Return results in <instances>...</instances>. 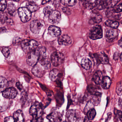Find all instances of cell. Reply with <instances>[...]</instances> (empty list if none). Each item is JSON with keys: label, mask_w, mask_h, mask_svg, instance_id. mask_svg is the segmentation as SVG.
Returning a JSON list of instances; mask_svg holds the SVG:
<instances>
[{"label": "cell", "mask_w": 122, "mask_h": 122, "mask_svg": "<svg viewBox=\"0 0 122 122\" xmlns=\"http://www.w3.org/2000/svg\"><path fill=\"white\" fill-rule=\"evenodd\" d=\"M64 61V56L61 52H55L51 56V61L52 64L55 67L61 65Z\"/></svg>", "instance_id": "cell-6"}, {"label": "cell", "mask_w": 122, "mask_h": 122, "mask_svg": "<svg viewBox=\"0 0 122 122\" xmlns=\"http://www.w3.org/2000/svg\"><path fill=\"white\" fill-rule=\"evenodd\" d=\"M84 122H90V120L87 118V117H85L84 119Z\"/></svg>", "instance_id": "cell-48"}, {"label": "cell", "mask_w": 122, "mask_h": 122, "mask_svg": "<svg viewBox=\"0 0 122 122\" xmlns=\"http://www.w3.org/2000/svg\"><path fill=\"white\" fill-rule=\"evenodd\" d=\"M111 83L112 82L109 77L108 76L104 77L101 83L102 87L104 89H108L111 86Z\"/></svg>", "instance_id": "cell-21"}, {"label": "cell", "mask_w": 122, "mask_h": 122, "mask_svg": "<svg viewBox=\"0 0 122 122\" xmlns=\"http://www.w3.org/2000/svg\"><path fill=\"white\" fill-rule=\"evenodd\" d=\"M4 122H15L13 117H7L4 119Z\"/></svg>", "instance_id": "cell-40"}, {"label": "cell", "mask_w": 122, "mask_h": 122, "mask_svg": "<svg viewBox=\"0 0 122 122\" xmlns=\"http://www.w3.org/2000/svg\"><path fill=\"white\" fill-rule=\"evenodd\" d=\"M44 27V23L40 20H34L31 22L30 29L33 33L38 34L42 31Z\"/></svg>", "instance_id": "cell-8"}, {"label": "cell", "mask_w": 122, "mask_h": 122, "mask_svg": "<svg viewBox=\"0 0 122 122\" xmlns=\"http://www.w3.org/2000/svg\"><path fill=\"white\" fill-rule=\"evenodd\" d=\"M100 88L93 84L89 85L87 87V90L92 95H95L101 93L99 91Z\"/></svg>", "instance_id": "cell-22"}, {"label": "cell", "mask_w": 122, "mask_h": 122, "mask_svg": "<svg viewBox=\"0 0 122 122\" xmlns=\"http://www.w3.org/2000/svg\"><path fill=\"white\" fill-rule=\"evenodd\" d=\"M102 73L101 71H97L95 73L93 76V80L97 85H100L102 83L103 79Z\"/></svg>", "instance_id": "cell-18"}, {"label": "cell", "mask_w": 122, "mask_h": 122, "mask_svg": "<svg viewBox=\"0 0 122 122\" xmlns=\"http://www.w3.org/2000/svg\"><path fill=\"white\" fill-rule=\"evenodd\" d=\"M96 115V110L93 108L90 110L87 113V117L90 120L94 119Z\"/></svg>", "instance_id": "cell-30"}, {"label": "cell", "mask_w": 122, "mask_h": 122, "mask_svg": "<svg viewBox=\"0 0 122 122\" xmlns=\"http://www.w3.org/2000/svg\"><path fill=\"white\" fill-rule=\"evenodd\" d=\"M61 2L62 4L64 5L68 6H72L76 4L77 1L75 0H61Z\"/></svg>", "instance_id": "cell-31"}, {"label": "cell", "mask_w": 122, "mask_h": 122, "mask_svg": "<svg viewBox=\"0 0 122 122\" xmlns=\"http://www.w3.org/2000/svg\"><path fill=\"white\" fill-rule=\"evenodd\" d=\"M16 86L18 89L20 91H21L23 89V87H22V85L20 83H19V82H18L16 83Z\"/></svg>", "instance_id": "cell-44"}, {"label": "cell", "mask_w": 122, "mask_h": 122, "mask_svg": "<svg viewBox=\"0 0 122 122\" xmlns=\"http://www.w3.org/2000/svg\"><path fill=\"white\" fill-rule=\"evenodd\" d=\"M98 55L100 63L104 64H107L109 63L108 56L104 52H100Z\"/></svg>", "instance_id": "cell-25"}, {"label": "cell", "mask_w": 122, "mask_h": 122, "mask_svg": "<svg viewBox=\"0 0 122 122\" xmlns=\"http://www.w3.org/2000/svg\"><path fill=\"white\" fill-rule=\"evenodd\" d=\"M117 114L118 116V117L119 118L120 120L122 122V111L120 110H117Z\"/></svg>", "instance_id": "cell-43"}, {"label": "cell", "mask_w": 122, "mask_h": 122, "mask_svg": "<svg viewBox=\"0 0 122 122\" xmlns=\"http://www.w3.org/2000/svg\"><path fill=\"white\" fill-rule=\"evenodd\" d=\"M7 6V3L5 0L0 1V11H3L5 10Z\"/></svg>", "instance_id": "cell-36"}, {"label": "cell", "mask_w": 122, "mask_h": 122, "mask_svg": "<svg viewBox=\"0 0 122 122\" xmlns=\"http://www.w3.org/2000/svg\"><path fill=\"white\" fill-rule=\"evenodd\" d=\"M53 11L52 8L49 6L45 7L43 10V13L45 16L48 17L49 16Z\"/></svg>", "instance_id": "cell-33"}, {"label": "cell", "mask_w": 122, "mask_h": 122, "mask_svg": "<svg viewBox=\"0 0 122 122\" xmlns=\"http://www.w3.org/2000/svg\"><path fill=\"white\" fill-rule=\"evenodd\" d=\"M18 92L15 89L14 87L6 89L2 92V95L4 98L8 99H13L17 96Z\"/></svg>", "instance_id": "cell-11"}, {"label": "cell", "mask_w": 122, "mask_h": 122, "mask_svg": "<svg viewBox=\"0 0 122 122\" xmlns=\"http://www.w3.org/2000/svg\"><path fill=\"white\" fill-rule=\"evenodd\" d=\"M62 11L66 14L69 15L71 14V11L70 9L66 7H63L62 8Z\"/></svg>", "instance_id": "cell-41"}, {"label": "cell", "mask_w": 122, "mask_h": 122, "mask_svg": "<svg viewBox=\"0 0 122 122\" xmlns=\"http://www.w3.org/2000/svg\"><path fill=\"white\" fill-rule=\"evenodd\" d=\"M61 13L57 10H53L48 16L49 22L53 24H58L61 21Z\"/></svg>", "instance_id": "cell-10"}, {"label": "cell", "mask_w": 122, "mask_h": 122, "mask_svg": "<svg viewBox=\"0 0 122 122\" xmlns=\"http://www.w3.org/2000/svg\"><path fill=\"white\" fill-rule=\"evenodd\" d=\"M7 81L5 78L0 76V92L3 91L6 89Z\"/></svg>", "instance_id": "cell-29"}, {"label": "cell", "mask_w": 122, "mask_h": 122, "mask_svg": "<svg viewBox=\"0 0 122 122\" xmlns=\"http://www.w3.org/2000/svg\"><path fill=\"white\" fill-rule=\"evenodd\" d=\"M120 59L121 61L122 62V53L121 54L120 56Z\"/></svg>", "instance_id": "cell-49"}, {"label": "cell", "mask_w": 122, "mask_h": 122, "mask_svg": "<svg viewBox=\"0 0 122 122\" xmlns=\"http://www.w3.org/2000/svg\"><path fill=\"white\" fill-rule=\"evenodd\" d=\"M48 119L51 122H61L62 116L61 113L58 112H54L47 116Z\"/></svg>", "instance_id": "cell-14"}, {"label": "cell", "mask_w": 122, "mask_h": 122, "mask_svg": "<svg viewBox=\"0 0 122 122\" xmlns=\"http://www.w3.org/2000/svg\"><path fill=\"white\" fill-rule=\"evenodd\" d=\"M78 112L75 110H71L66 113V117L69 122H74L80 119Z\"/></svg>", "instance_id": "cell-13"}, {"label": "cell", "mask_w": 122, "mask_h": 122, "mask_svg": "<svg viewBox=\"0 0 122 122\" xmlns=\"http://www.w3.org/2000/svg\"><path fill=\"white\" fill-rule=\"evenodd\" d=\"M66 122V121H65V122Z\"/></svg>", "instance_id": "cell-50"}, {"label": "cell", "mask_w": 122, "mask_h": 122, "mask_svg": "<svg viewBox=\"0 0 122 122\" xmlns=\"http://www.w3.org/2000/svg\"><path fill=\"white\" fill-rule=\"evenodd\" d=\"M118 44H119V45L122 48V37L121 39L119 41Z\"/></svg>", "instance_id": "cell-47"}, {"label": "cell", "mask_w": 122, "mask_h": 122, "mask_svg": "<svg viewBox=\"0 0 122 122\" xmlns=\"http://www.w3.org/2000/svg\"><path fill=\"white\" fill-rule=\"evenodd\" d=\"M116 93L119 96L122 95V81L119 82L117 84Z\"/></svg>", "instance_id": "cell-32"}, {"label": "cell", "mask_w": 122, "mask_h": 122, "mask_svg": "<svg viewBox=\"0 0 122 122\" xmlns=\"http://www.w3.org/2000/svg\"><path fill=\"white\" fill-rule=\"evenodd\" d=\"M114 11L115 13H119L122 11V3L119 4L114 8Z\"/></svg>", "instance_id": "cell-38"}, {"label": "cell", "mask_w": 122, "mask_h": 122, "mask_svg": "<svg viewBox=\"0 0 122 122\" xmlns=\"http://www.w3.org/2000/svg\"><path fill=\"white\" fill-rule=\"evenodd\" d=\"M112 113H109L107 114V120H106V122H107V121H109V120L110 119V118L112 117Z\"/></svg>", "instance_id": "cell-46"}, {"label": "cell", "mask_w": 122, "mask_h": 122, "mask_svg": "<svg viewBox=\"0 0 122 122\" xmlns=\"http://www.w3.org/2000/svg\"></svg>", "instance_id": "cell-51"}, {"label": "cell", "mask_w": 122, "mask_h": 122, "mask_svg": "<svg viewBox=\"0 0 122 122\" xmlns=\"http://www.w3.org/2000/svg\"><path fill=\"white\" fill-rule=\"evenodd\" d=\"M48 33L53 37H58L61 35V31L60 28L54 26H51L48 28Z\"/></svg>", "instance_id": "cell-16"}, {"label": "cell", "mask_w": 122, "mask_h": 122, "mask_svg": "<svg viewBox=\"0 0 122 122\" xmlns=\"http://www.w3.org/2000/svg\"><path fill=\"white\" fill-rule=\"evenodd\" d=\"M2 52L4 56L6 58H8L10 54V50L7 47L3 48L2 49Z\"/></svg>", "instance_id": "cell-35"}, {"label": "cell", "mask_w": 122, "mask_h": 122, "mask_svg": "<svg viewBox=\"0 0 122 122\" xmlns=\"http://www.w3.org/2000/svg\"><path fill=\"white\" fill-rule=\"evenodd\" d=\"M119 0H112L110 1L109 4H109V5L110 6V7H113V6H114L117 4V3L118 2H119Z\"/></svg>", "instance_id": "cell-42"}, {"label": "cell", "mask_w": 122, "mask_h": 122, "mask_svg": "<svg viewBox=\"0 0 122 122\" xmlns=\"http://www.w3.org/2000/svg\"><path fill=\"white\" fill-rule=\"evenodd\" d=\"M21 46L23 50L25 53H29L36 49L38 43L35 40L26 39L21 42Z\"/></svg>", "instance_id": "cell-2"}, {"label": "cell", "mask_w": 122, "mask_h": 122, "mask_svg": "<svg viewBox=\"0 0 122 122\" xmlns=\"http://www.w3.org/2000/svg\"><path fill=\"white\" fill-rule=\"evenodd\" d=\"M43 107L41 103L36 102L31 107L29 113L33 117H41L43 114Z\"/></svg>", "instance_id": "cell-3"}, {"label": "cell", "mask_w": 122, "mask_h": 122, "mask_svg": "<svg viewBox=\"0 0 122 122\" xmlns=\"http://www.w3.org/2000/svg\"><path fill=\"white\" fill-rule=\"evenodd\" d=\"M19 16L21 21L28 22L31 18V12L26 7H20L18 10Z\"/></svg>", "instance_id": "cell-7"}, {"label": "cell", "mask_w": 122, "mask_h": 122, "mask_svg": "<svg viewBox=\"0 0 122 122\" xmlns=\"http://www.w3.org/2000/svg\"><path fill=\"white\" fill-rule=\"evenodd\" d=\"M119 56V53L118 52H116V53H115L114 55V59L115 60H117V59H118Z\"/></svg>", "instance_id": "cell-45"}, {"label": "cell", "mask_w": 122, "mask_h": 122, "mask_svg": "<svg viewBox=\"0 0 122 122\" xmlns=\"http://www.w3.org/2000/svg\"><path fill=\"white\" fill-rule=\"evenodd\" d=\"M8 10L11 15L13 14L15 11V6L13 4H9L8 6Z\"/></svg>", "instance_id": "cell-34"}, {"label": "cell", "mask_w": 122, "mask_h": 122, "mask_svg": "<svg viewBox=\"0 0 122 122\" xmlns=\"http://www.w3.org/2000/svg\"><path fill=\"white\" fill-rule=\"evenodd\" d=\"M102 19V17L99 14H95L91 17L89 20L90 23L94 24L95 23H99L101 22Z\"/></svg>", "instance_id": "cell-24"}, {"label": "cell", "mask_w": 122, "mask_h": 122, "mask_svg": "<svg viewBox=\"0 0 122 122\" xmlns=\"http://www.w3.org/2000/svg\"><path fill=\"white\" fill-rule=\"evenodd\" d=\"M91 57L93 58V60L97 64L100 63V62L99 59V55L97 54H93L91 55Z\"/></svg>", "instance_id": "cell-37"}, {"label": "cell", "mask_w": 122, "mask_h": 122, "mask_svg": "<svg viewBox=\"0 0 122 122\" xmlns=\"http://www.w3.org/2000/svg\"><path fill=\"white\" fill-rule=\"evenodd\" d=\"M41 65L39 64H37L36 65L33 67L31 70L32 74L37 77H42L44 75L45 71L41 66Z\"/></svg>", "instance_id": "cell-12"}, {"label": "cell", "mask_w": 122, "mask_h": 122, "mask_svg": "<svg viewBox=\"0 0 122 122\" xmlns=\"http://www.w3.org/2000/svg\"><path fill=\"white\" fill-rule=\"evenodd\" d=\"M102 95V93L93 95L92 99V101L91 102L94 105L96 106V105H98L99 104L100 100H101Z\"/></svg>", "instance_id": "cell-28"}, {"label": "cell", "mask_w": 122, "mask_h": 122, "mask_svg": "<svg viewBox=\"0 0 122 122\" xmlns=\"http://www.w3.org/2000/svg\"><path fill=\"white\" fill-rule=\"evenodd\" d=\"M105 24L107 25V26L110 27L112 29L117 28L119 26V22L117 21H112V20H108L106 21L105 22Z\"/></svg>", "instance_id": "cell-27"}, {"label": "cell", "mask_w": 122, "mask_h": 122, "mask_svg": "<svg viewBox=\"0 0 122 122\" xmlns=\"http://www.w3.org/2000/svg\"><path fill=\"white\" fill-rule=\"evenodd\" d=\"M118 32L114 29H107L105 31V36L106 40L109 42L114 41L118 36Z\"/></svg>", "instance_id": "cell-9"}, {"label": "cell", "mask_w": 122, "mask_h": 122, "mask_svg": "<svg viewBox=\"0 0 122 122\" xmlns=\"http://www.w3.org/2000/svg\"><path fill=\"white\" fill-rule=\"evenodd\" d=\"M61 75V73L58 70L56 69H53L50 72L49 78L53 82L58 81Z\"/></svg>", "instance_id": "cell-17"}, {"label": "cell", "mask_w": 122, "mask_h": 122, "mask_svg": "<svg viewBox=\"0 0 122 122\" xmlns=\"http://www.w3.org/2000/svg\"><path fill=\"white\" fill-rule=\"evenodd\" d=\"M81 65L82 67L85 69H89L92 67V63L89 58H84L82 60Z\"/></svg>", "instance_id": "cell-23"}, {"label": "cell", "mask_w": 122, "mask_h": 122, "mask_svg": "<svg viewBox=\"0 0 122 122\" xmlns=\"http://www.w3.org/2000/svg\"><path fill=\"white\" fill-rule=\"evenodd\" d=\"M58 42L59 45L69 46L72 43V40L68 35L64 34L59 37Z\"/></svg>", "instance_id": "cell-15"}, {"label": "cell", "mask_w": 122, "mask_h": 122, "mask_svg": "<svg viewBox=\"0 0 122 122\" xmlns=\"http://www.w3.org/2000/svg\"><path fill=\"white\" fill-rule=\"evenodd\" d=\"M13 118L15 122H23L24 116L21 110H18L14 113Z\"/></svg>", "instance_id": "cell-20"}, {"label": "cell", "mask_w": 122, "mask_h": 122, "mask_svg": "<svg viewBox=\"0 0 122 122\" xmlns=\"http://www.w3.org/2000/svg\"><path fill=\"white\" fill-rule=\"evenodd\" d=\"M108 2L105 0H97L95 2V7L99 10L104 9L108 6Z\"/></svg>", "instance_id": "cell-19"}, {"label": "cell", "mask_w": 122, "mask_h": 122, "mask_svg": "<svg viewBox=\"0 0 122 122\" xmlns=\"http://www.w3.org/2000/svg\"><path fill=\"white\" fill-rule=\"evenodd\" d=\"M26 8L31 12H35L37 11L38 9V6L34 2L29 1L27 2L26 4Z\"/></svg>", "instance_id": "cell-26"}, {"label": "cell", "mask_w": 122, "mask_h": 122, "mask_svg": "<svg viewBox=\"0 0 122 122\" xmlns=\"http://www.w3.org/2000/svg\"><path fill=\"white\" fill-rule=\"evenodd\" d=\"M31 122H43L42 117H33Z\"/></svg>", "instance_id": "cell-39"}, {"label": "cell", "mask_w": 122, "mask_h": 122, "mask_svg": "<svg viewBox=\"0 0 122 122\" xmlns=\"http://www.w3.org/2000/svg\"><path fill=\"white\" fill-rule=\"evenodd\" d=\"M38 50L39 54L38 60L39 64L46 69H48L51 67V62L46 54V49L45 47H42Z\"/></svg>", "instance_id": "cell-1"}, {"label": "cell", "mask_w": 122, "mask_h": 122, "mask_svg": "<svg viewBox=\"0 0 122 122\" xmlns=\"http://www.w3.org/2000/svg\"><path fill=\"white\" fill-rule=\"evenodd\" d=\"M39 55V52L37 49L29 53L26 57V62L28 64L31 66H34L38 61Z\"/></svg>", "instance_id": "cell-4"}, {"label": "cell", "mask_w": 122, "mask_h": 122, "mask_svg": "<svg viewBox=\"0 0 122 122\" xmlns=\"http://www.w3.org/2000/svg\"><path fill=\"white\" fill-rule=\"evenodd\" d=\"M103 35L102 29L101 26L97 25L92 27L89 33L90 38L92 40H97L102 38Z\"/></svg>", "instance_id": "cell-5"}]
</instances>
